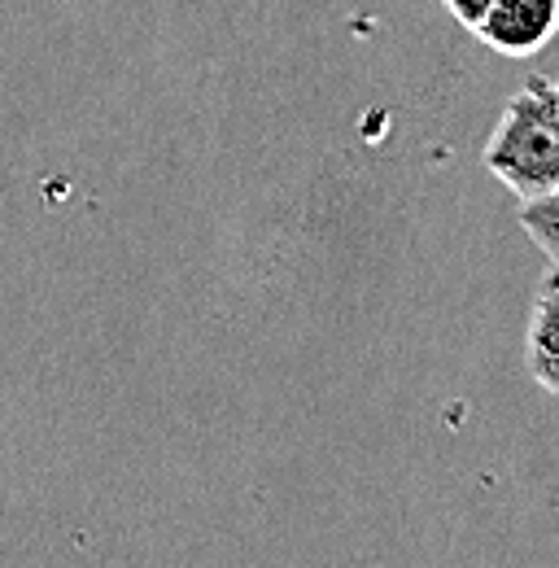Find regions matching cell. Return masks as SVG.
I'll return each mask as SVG.
<instances>
[{"mask_svg":"<svg viewBox=\"0 0 559 568\" xmlns=\"http://www.w3.org/2000/svg\"><path fill=\"white\" fill-rule=\"evenodd\" d=\"M489 4H494V0H441V9H446L459 27H468V31L481 22V13H486Z\"/></svg>","mask_w":559,"mask_h":568,"instance_id":"5b68a950","label":"cell"},{"mask_svg":"<svg viewBox=\"0 0 559 568\" xmlns=\"http://www.w3.org/2000/svg\"><path fill=\"white\" fill-rule=\"evenodd\" d=\"M520 223L547 263H559V193H538L520 202Z\"/></svg>","mask_w":559,"mask_h":568,"instance_id":"277c9868","label":"cell"},{"mask_svg":"<svg viewBox=\"0 0 559 568\" xmlns=\"http://www.w3.org/2000/svg\"><path fill=\"white\" fill-rule=\"evenodd\" d=\"M559 263H547V276L538 284V297H533V311H529V333H525V358H529V372L533 381L542 385L547 398L559 394Z\"/></svg>","mask_w":559,"mask_h":568,"instance_id":"3957f363","label":"cell"},{"mask_svg":"<svg viewBox=\"0 0 559 568\" xmlns=\"http://www.w3.org/2000/svg\"><path fill=\"white\" fill-rule=\"evenodd\" d=\"M559 0H494L472 36L489 53L502 58H533L556 40Z\"/></svg>","mask_w":559,"mask_h":568,"instance_id":"7a4b0ae2","label":"cell"},{"mask_svg":"<svg viewBox=\"0 0 559 568\" xmlns=\"http://www.w3.org/2000/svg\"><path fill=\"white\" fill-rule=\"evenodd\" d=\"M481 162L520 202L559 193V88L551 74L538 71L520 83L494 123Z\"/></svg>","mask_w":559,"mask_h":568,"instance_id":"6da1fadb","label":"cell"}]
</instances>
